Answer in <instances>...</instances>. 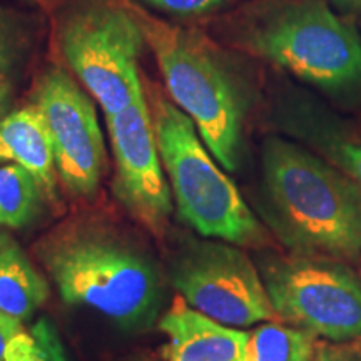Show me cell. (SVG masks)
Segmentation results:
<instances>
[{"instance_id":"cell-21","label":"cell","mask_w":361,"mask_h":361,"mask_svg":"<svg viewBox=\"0 0 361 361\" xmlns=\"http://www.w3.org/2000/svg\"><path fill=\"white\" fill-rule=\"evenodd\" d=\"M22 331H24L22 322H17L16 318L0 311V361L6 356V351L8 345H11V341Z\"/></svg>"},{"instance_id":"cell-6","label":"cell","mask_w":361,"mask_h":361,"mask_svg":"<svg viewBox=\"0 0 361 361\" xmlns=\"http://www.w3.org/2000/svg\"><path fill=\"white\" fill-rule=\"evenodd\" d=\"M61 49L104 116L119 114L144 92L137 61L146 42L137 16L114 0H87L66 17Z\"/></svg>"},{"instance_id":"cell-16","label":"cell","mask_w":361,"mask_h":361,"mask_svg":"<svg viewBox=\"0 0 361 361\" xmlns=\"http://www.w3.org/2000/svg\"><path fill=\"white\" fill-rule=\"evenodd\" d=\"M2 361H67L56 328L40 319L29 331H22L8 345Z\"/></svg>"},{"instance_id":"cell-18","label":"cell","mask_w":361,"mask_h":361,"mask_svg":"<svg viewBox=\"0 0 361 361\" xmlns=\"http://www.w3.org/2000/svg\"><path fill=\"white\" fill-rule=\"evenodd\" d=\"M141 2L169 16L196 17L223 7L228 0H141Z\"/></svg>"},{"instance_id":"cell-11","label":"cell","mask_w":361,"mask_h":361,"mask_svg":"<svg viewBox=\"0 0 361 361\" xmlns=\"http://www.w3.org/2000/svg\"><path fill=\"white\" fill-rule=\"evenodd\" d=\"M168 336L166 361H246L247 333L226 326L178 298L161 318Z\"/></svg>"},{"instance_id":"cell-20","label":"cell","mask_w":361,"mask_h":361,"mask_svg":"<svg viewBox=\"0 0 361 361\" xmlns=\"http://www.w3.org/2000/svg\"><path fill=\"white\" fill-rule=\"evenodd\" d=\"M311 361H361V351L329 345V343H318Z\"/></svg>"},{"instance_id":"cell-9","label":"cell","mask_w":361,"mask_h":361,"mask_svg":"<svg viewBox=\"0 0 361 361\" xmlns=\"http://www.w3.org/2000/svg\"><path fill=\"white\" fill-rule=\"evenodd\" d=\"M52 144L57 174L74 196H90L101 180L106 152L96 109L66 72L52 71L35 97Z\"/></svg>"},{"instance_id":"cell-23","label":"cell","mask_w":361,"mask_h":361,"mask_svg":"<svg viewBox=\"0 0 361 361\" xmlns=\"http://www.w3.org/2000/svg\"><path fill=\"white\" fill-rule=\"evenodd\" d=\"M4 106H6V104L0 102V119H2V117H4Z\"/></svg>"},{"instance_id":"cell-19","label":"cell","mask_w":361,"mask_h":361,"mask_svg":"<svg viewBox=\"0 0 361 361\" xmlns=\"http://www.w3.org/2000/svg\"><path fill=\"white\" fill-rule=\"evenodd\" d=\"M329 152L343 173H346L361 188V144L350 141H335Z\"/></svg>"},{"instance_id":"cell-8","label":"cell","mask_w":361,"mask_h":361,"mask_svg":"<svg viewBox=\"0 0 361 361\" xmlns=\"http://www.w3.org/2000/svg\"><path fill=\"white\" fill-rule=\"evenodd\" d=\"M169 278L188 306L226 326L278 319L259 271L229 243H189L174 258Z\"/></svg>"},{"instance_id":"cell-17","label":"cell","mask_w":361,"mask_h":361,"mask_svg":"<svg viewBox=\"0 0 361 361\" xmlns=\"http://www.w3.org/2000/svg\"><path fill=\"white\" fill-rule=\"evenodd\" d=\"M25 52L22 27L7 8L0 6V102L6 104L17 80Z\"/></svg>"},{"instance_id":"cell-4","label":"cell","mask_w":361,"mask_h":361,"mask_svg":"<svg viewBox=\"0 0 361 361\" xmlns=\"http://www.w3.org/2000/svg\"><path fill=\"white\" fill-rule=\"evenodd\" d=\"M151 114L179 218L204 238L234 246L264 245L263 226L209 156L191 117L159 96L152 101Z\"/></svg>"},{"instance_id":"cell-3","label":"cell","mask_w":361,"mask_h":361,"mask_svg":"<svg viewBox=\"0 0 361 361\" xmlns=\"http://www.w3.org/2000/svg\"><path fill=\"white\" fill-rule=\"evenodd\" d=\"M146 42L176 106L191 117L204 146L224 169L239 162L246 96L223 57L201 35L142 16Z\"/></svg>"},{"instance_id":"cell-15","label":"cell","mask_w":361,"mask_h":361,"mask_svg":"<svg viewBox=\"0 0 361 361\" xmlns=\"http://www.w3.org/2000/svg\"><path fill=\"white\" fill-rule=\"evenodd\" d=\"M44 191L37 179L19 164L0 168V226L20 229L39 213Z\"/></svg>"},{"instance_id":"cell-12","label":"cell","mask_w":361,"mask_h":361,"mask_svg":"<svg viewBox=\"0 0 361 361\" xmlns=\"http://www.w3.org/2000/svg\"><path fill=\"white\" fill-rule=\"evenodd\" d=\"M12 161L37 179L44 194L56 192V161L42 116L27 107L0 119V162Z\"/></svg>"},{"instance_id":"cell-22","label":"cell","mask_w":361,"mask_h":361,"mask_svg":"<svg viewBox=\"0 0 361 361\" xmlns=\"http://www.w3.org/2000/svg\"><path fill=\"white\" fill-rule=\"evenodd\" d=\"M343 6H351V7H361V0H338Z\"/></svg>"},{"instance_id":"cell-5","label":"cell","mask_w":361,"mask_h":361,"mask_svg":"<svg viewBox=\"0 0 361 361\" xmlns=\"http://www.w3.org/2000/svg\"><path fill=\"white\" fill-rule=\"evenodd\" d=\"M258 56L335 96L361 92V39L323 0H295L251 27Z\"/></svg>"},{"instance_id":"cell-7","label":"cell","mask_w":361,"mask_h":361,"mask_svg":"<svg viewBox=\"0 0 361 361\" xmlns=\"http://www.w3.org/2000/svg\"><path fill=\"white\" fill-rule=\"evenodd\" d=\"M261 276L278 319L333 343L361 338V281L345 264L293 256L271 261Z\"/></svg>"},{"instance_id":"cell-2","label":"cell","mask_w":361,"mask_h":361,"mask_svg":"<svg viewBox=\"0 0 361 361\" xmlns=\"http://www.w3.org/2000/svg\"><path fill=\"white\" fill-rule=\"evenodd\" d=\"M40 259L66 303L96 310L124 328L146 326L159 311L154 264L112 229H64L45 239Z\"/></svg>"},{"instance_id":"cell-14","label":"cell","mask_w":361,"mask_h":361,"mask_svg":"<svg viewBox=\"0 0 361 361\" xmlns=\"http://www.w3.org/2000/svg\"><path fill=\"white\" fill-rule=\"evenodd\" d=\"M316 345V336L303 328L266 323L247 333L246 361H311Z\"/></svg>"},{"instance_id":"cell-10","label":"cell","mask_w":361,"mask_h":361,"mask_svg":"<svg viewBox=\"0 0 361 361\" xmlns=\"http://www.w3.org/2000/svg\"><path fill=\"white\" fill-rule=\"evenodd\" d=\"M106 123L116 157L117 196L152 233H161L173 204L144 92Z\"/></svg>"},{"instance_id":"cell-1","label":"cell","mask_w":361,"mask_h":361,"mask_svg":"<svg viewBox=\"0 0 361 361\" xmlns=\"http://www.w3.org/2000/svg\"><path fill=\"white\" fill-rule=\"evenodd\" d=\"M268 219L298 256L361 255V188L343 171L284 139L263 149Z\"/></svg>"},{"instance_id":"cell-13","label":"cell","mask_w":361,"mask_h":361,"mask_svg":"<svg viewBox=\"0 0 361 361\" xmlns=\"http://www.w3.org/2000/svg\"><path fill=\"white\" fill-rule=\"evenodd\" d=\"M49 284L17 246L0 250V311L25 322L45 303Z\"/></svg>"}]
</instances>
